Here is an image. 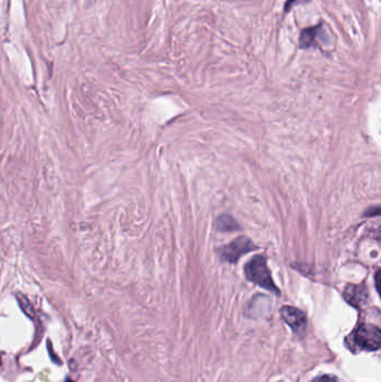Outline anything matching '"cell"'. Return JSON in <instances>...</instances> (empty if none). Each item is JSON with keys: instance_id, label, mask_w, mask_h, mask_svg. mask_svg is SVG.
I'll use <instances>...</instances> for the list:
<instances>
[{"instance_id": "6da1fadb", "label": "cell", "mask_w": 381, "mask_h": 382, "mask_svg": "<svg viewBox=\"0 0 381 382\" xmlns=\"http://www.w3.org/2000/svg\"><path fill=\"white\" fill-rule=\"evenodd\" d=\"M245 275L251 283L268 289L270 292L280 294L278 287L273 282L266 260L263 256H255L245 265Z\"/></svg>"}, {"instance_id": "7a4b0ae2", "label": "cell", "mask_w": 381, "mask_h": 382, "mask_svg": "<svg viewBox=\"0 0 381 382\" xmlns=\"http://www.w3.org/2000/svg\"><path fill=\"white\" fill-rule=\"evenodd\" d=\"M353 342L363 350L381 348V330L373 324H363L353 333Z\"/></svg>"}, {"instance_id": "3957f363", "label": "cell", "mask_w": 381, "mask_h": 382, "mask_svg": "<svg viewBox=\"0 0 381 382\" xmlns=\"http://www.w3.org/2000/svg\"><path fill=\"white\" fill-rule=\"evenodd\" d=\"M256 247L246 237H239L233 242L222 247L220 250L222 260L229 263H235L244 254L254 250Z\"/></svg>"}, {"instance_id": "277c9868", "label": "cell", "mask_w": 381, "mask_h": 382, "mask_svg": "<svg viewBox=\"0 0 381 382\" xmlns=\"http://www.w3.org/2000/svg\"><path fill=\"white\" fill-rule=\"evenodd\" d=\"M282 318L295 332L305 331L307 328V316L299 308L284 306L281 310Z\"/></svg>"}, {"instance_id": "5b68a950", "label": "cell", "mask_w": 381, "mask_h": 382, "mask_svg": "<svg viewBox=\"0 0 381 382\" xmlns=\"http://www.w3.org/2000/svg\"><path fill=\"white\" fill-rule=\"evenodd\" d=\"M344 299L351 306L359 308L367 302L368 292L365 285H348L344 289Z\"/></svg>"}, {"instance_id": "8992f818", "label": "cell", "mask_w": 381, "mask_h": 382, "mask_svg": "<svg viewBox=\"0 0 381 382\" xmlns=\"http://www.w3.org/2000/svg\"><path fill=\"white\" fill-rule=\"evenodd\" d=\"M321 27H314V28H307V30H303L300 37V46L302 48L310 47L314 42V38L317 37V35H319Z\"/></svg>"}, {"instance_id": "52a82bcc", "label": "cell", "mask_w": 381, "mask_h": 382, "mask_svg": "<svg viewBox=\"0 0 381 382\" xmlns=\"http://www.w3.org/2000/svg\"><path fill=\"white\" fill-rule=\"evenodd\" d=\"M216 228L220 231H233L239 229V224L231 216L222 215L216 221Z\"/></svg>"}, {"instance_id": "ba28073f", "label": "cell", "mask_w": 381, "mask_h": 382, "mask_svg": "<svg viewBox=\"0 0 381 382\" xmlns=\"http://www.w3.org/2000/svg\"><path fill=\"white\" fill-rule=\"evenodd\" d=\"M19 303H21V308L24 311L25 313L30 318L34 316V310H33L32 304H30V301L27 300L26 297H23L21 295H18Z\"/></svg>"}, {"instance_id": "9c48e42d", "label": "cell", "mask_w": 381, "mask_h": 382, "mask_svg": "<svg viewBox=\"0 0 381 382\" xmlns=\"http://www.w3.org/2000/svg\"><path fill=\"white\" fill-rule=\"evenodd\" d=\"M312 382H338V380L334 376H321V377L313 380Z\"/></svg>"}, {"instance_id": "30bf717a", "label": "cell", "mask_w": 381, "mask_h": 382, "mask_svg": "<svg viewBox=\"0 0 381 382\" xmlns=\"http://www.w3.org/2000/svg\"><path fill=\"white\" fill-rule=\"evenodd\" d=\"M375 284H376L377 291H378V294L381 297V268L375 275Z\"/></svg>"}, {"instance_id": "8fae6325", "label": "cell", "mask_w": 381, "mask_h": 382, "mask_svg": "<svg viewBox=\"0 0 381 382\" xmlns=\"http://www.w3.org/2000/svg\"><path fill=\"white\" fill-rule=\"evenodd\" d=\"M299 1H302V0H288V3H286L285 5L286 11H290L292 6H293L294 4L299 3ZM305 1H310V0H305Z\"/></svg>"}]
</instances>
